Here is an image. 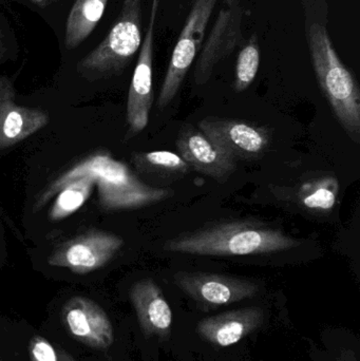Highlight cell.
<instances>
[{
	"mask_svg": "<svg viewBox=\"0 0 360 361\" xmlns=\"http://www.w3.org/2000/svg\"><path fill=\"white\" fill-rule=\"evenodd\" d=\"M199 129L236 161L261 158L270 147V131L245 121L209 116L199 122Z\"/></svg>",
	"mask_w": 360,
	"mask_h": 361,
	"instance_id": "10",
	"label": "cell"
},
{
	"mask_svg": "<svg viewBox=\"0 0 360 361\" xmlns=\"http://www.w3.org/2000/svg\"><path fill=\"white\" fill-rule=\"evenodd\" d=\"M142 1L124 0L118 20L105 39L80 63L78 69L94 76L120 73L142 44Z\"/></svg>",
	"mask_w": 360,
	"mask_h": 361,
	"instance_id": "4",
	"label": "cell"
},
{
	"mask_svg": "<svg viewBox=\"0 0 360 361\" xmlns=\"http://www.w3.org/2000/svg\"><path fill=\"white\" fill-rule=\"evenodd\" d=\"M287 191L291 201L302 209L312 214H329L337 202L340 182L335 176L325 173L298 183Z\"/></svg>",
	"mask_w": 360,
	"mask_h": 361,
	"instance_id": "16",
	"label": "cell"
},
{
	"mask_svg": "<svg viewBox=\"0 0 360 361\" xmlns=\"http://www.w3.org/2000/svg\"><path fill=\"white\" fill-rule=\"evenodd\" d=\"M123 245L124 240L118 235L91 229L61 244L49 257L48 263L86 275L105 267Z\"/></svg>",
	"mask_w": 360,
	"mask_h": 361,
	"instance_id": "7",
	"label": "cell"
},
{
	"mask_svg": "<svg viewBox=\"0 0 360 361\" xmlns=\"http://www.w3.org/2000/svg\"><path fill=\"white\" fill-rule=\"evenodd\" d=\"M84 177L91 178L97 185L99 205L108 212L146 207L173 195L169 188L145 184L125 163L110 154H97L80 161L46 187L38 195L34 212L48 203L63 186Z\"/></svg>",
	"mask_w": 360,
	"mask_h": 361,
	"instance_id": "1",
	"label": "cell"
},
{
	"mask_svg": "<svg viewBox=\"0 0 360 361\" xmlns=\"http://www.w3.org/2000/svg\"><path fill=\"white\" fill-rule=\"evenodd\" d=\"M261 61V50L256 34L239 52L237 59L236 73H235L234 90L243 92L247 90L257 76Z\"/></svg>",
	"mask_w": 360,
	"mask_h": 361,
	"instance_id": "20",
	"label": "cell"
},
{
	"mask_svg": "<svg viewBox=\"0 0 360 361\" xmlns=\"http://www.w3.org/2000/svg\"><path fill=\"white\" fill-rule=\"evenodd\" d=\"M58 361H75L73 360V358L71 357V356L69 355V354L67 353V352L63 351L61 350V352L58 353Z\"/></svg>",
	"mask_w": 360,
	"mask_h": 361,
	"instance_id": "23",
	"label": "cell"
},
{
	"mask_svg": "<svg viewBox=\"0 0 360 361\" xmlns=\"http://www.w3.org/2000/svg\"><path fill=\"white\" fill-rule=\"evenodd\" d=\"M108 0H76L66 25L65 46L77 48L97 27L103 17Z\"/></svg>",
	"mask_w": 360,
	"mask_h": 361,
	"instance_id": "18",
	"label": "cell"
},
{
	"mask_svg": "<svg viewBox=\"0 0 360 361\" xmlns=\"http://www.w3.org/2000/svg\"><path fill=\"white\" fill-rule=\"evenodd\" d=\"M130 300L139 326L147 336H168L173 326V311L154 280L137 282L131 288Z\"/></svg>",
	"mask_w": 360,
	"mask_h": 361,
	"instance_id": "15",
	"label": "cell"
},
{
	"mask_svg": "<svg viewBox=\"0 0 360 361\" xmlns=\"http://www.w3.org/2000/svg\"><path fill=\"white\" fill-rule=\"evenodd\" d=\"M161 0H152L149 23L142 40L141 52L133 72L127 101V123L132 135L141 133L149 122L154 102L152 67H154V32L158 20Z\"/></svg>",
	"mask_w": 360,
	"mask_h": 361,
	"instance_id": "9",
	"label": "cell"
},
{
	"mask_svg": "<svg viewBox=\"0 0 360 361\" xmlns=\"http://www.w3.org/2000/svg\"><path fill=\"white\" fill-rule=\"evenodd\" d=\"M264 313L259 307H245L201 320L197 332L207 343L220 348L236 345L260 328Z\"/></svg>",
	"mask_w": 360,
	"mask_h": 361,
	"instance_id": "14",
	"label": "cell"
},
{
	"mask_svg": "<svg viewBox=\"0 0 360 361\" xmlns=\"http://www.w3.org/2000/svg\"><path fill=\"white\" fill-rule=\"evenodd\" d=\"M33 4H35L36 6H42V8H44L48 4V0H31Z\"/></svg>",
	"mask_w": 360,
	"mask_h": 361,
	"instance_id": "24",
	"label": "cell"
},
{
	"mask_svg": "<svg viewBox=\"0 0 360 361\" xmlns=\"http://www.w3.org/2000/svg\"><path fill=\"white\" fill-rule=\"evenodd\" d=\"M132 162L141 175L166 184L183 179L192 169L179 154L167 150L135 154Z\"/></svg>",
	"mask_w": 360,
	"mask_h": 361,
	"instance_id": "17",
	"label": "cell"
},
{
	"mask_svg": "<svg viewBox=\"0 0 360 361\" xmlns=\"http://www.w3.org/2000/svg\"><path fill=\"white\" fill-rule=\"evenodd\" d=\"M31 361H58V354L50 343L40 336H34L29 345Z\"/></svg>",
	"mask_w": 360,
	"mask_h": 361,
	"instance_id": "21",
	"label": "cell"
},
{
	"mask_svg": "<svg viewBox=\"0 0 360 361\" xmlns=\"http://www.w3.org/2000/svg\"><path fill=\"white\" fill-rule=\"evenodd\" d=\"M218 0H190V13L171 54L159 94V108H166L177 97L190 67L204 42L209 19Z\"/></svg>",
	"mask_w": 360,
	"mask_h": 361,
	"instance_id": "5",
	"label": "cell"
},
{
	"mask_svg": "<svg viewBox=\"0 0 360 361\" xmlns=\"http://www.w3.org/2000/svg\"><path fill=\"white\" fill-rule=\"evenodd\" d=\"M6 44H4V35L1 34V31H0V61L4 59V55H6Z\"/></svg>",
	"mask_w": 360,
	"mask_h": 361,
	"instance_id": "22",
	"label": "cell"
},
{
	"mask_svg": "<svg viewBox=\"0 0 360 361\" xmlns=\"http://www.w3.org/2000/svg\"><path fill=\"white\" fill-rule=\"evenodd\" d=\"M299 240L253 221H230L182 233L165 243L166 252L230 257L273 254L300 245Z\"/></svg>",
	"mask_w": 360,
	"mask_h": 361,
	"instance_id": "2",
	"label": "cell"
},
{
	"mask_svg": "<svg viewBox=\"0 0 360 361\" xmlns=\"http://www.w3.org/2000/svg\"><path fill=\"white\" fill-rule=\"evenodd\" d=\"M48 123L46 112L17 105L12 82L0 76V149L27 139Z\"/></svg>",
	"mask_w": 360,
	"mask_h": 361,
	"instance_id": "13",
	"label": "cell"
},
{
	"mask_svg": "<svg viewBox=\"0 0 360 361\" xmlns=\"http://www.w3.org/2000/svg\"><path fill=\"white\" fill-rule=\"evenodd\" d=\"M175 286L199 305L219 307L253 298L259 292L257 283L219 274L179 271L173 276Z\"/></svg>",
	"mask_w": 360,
	"mask_h": 361,
	"instance_id": "8",
	"label": "cell"
},
{
	"mask_svg": "<svg viewBox=\"0 0 360 361\" xmlns=\"http://www.w3.org/2000/svg\"><path fill=\"white\" fill-rule=\"evenodd\" d=\"M94 185L91 178L84 177L63 186L49 210V219L52 221L63 220L77 212L88 201Z\"/></svg>",
	"mask_w": 360,
	"mask_h": 361,
	"instance_id": "19",
	"label": "cell"
},
{
	"mask_svg": "<svg viewBox=\"0 0 360 361\" xmlns=\"http://www.w3.org/2000/svg\"><path fill=\"white\" fill-rule=\"evenodd\" d=\"M308 44L317 82L347 135L360 142V90L350 70L336 52L325 25L314 23Z\"/></svg>",
	"mask_w": 360,
	"mask_h": 361,
	"instance_id": "3",
	"label": "cell"
},
{
	"mask_svg": "<svg viewBox=\"0 0 360 361\" xmlns=\"http://www.w3.org/2000/svg\"><path fill=\"white\" fill-rule=\"evenodd\" d=\"M68 332L93 349H108L114 341L113 326L103 307L86 297L70 298L61 310Z\"/></svg>",
	"mask_w": 360,
	"mask_h": 361,
	"instance_id": "11",
	"label": "cell"
},
{
	"mask_svg": "<svg viewBox=\"0 0 360 361\" xmlns=\"http://www.w3.org/2000/svg\"><path fill=\"white\" fill-rule=\"evenodd\" d=\"M179 156L190 169L217 180H228L236 171V160L220 149L202 130L182 128L177 140Z\"/></svg>",
	"mask_w": 360,
	"mask_h": 361,
	"instance_id": "12",
	"label": "cell"
},
{
	"mask_svg": "<svg viewBox=\"0 0 360 361\" xmlns=\"http://www.w3.org/2000/svg\"><path fill=\"white\" fill-rule=\"evenodd\" d=\"M243 16L241 0H224L194 67V82L199 86L206 84L216 66L242 44Z\"/></svg>",
	"mask_w": 360,
	"mask_h": 361,
	"instance_id": "6",
	"label": "cell"
}]
</instances>
